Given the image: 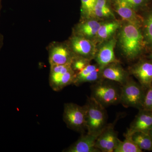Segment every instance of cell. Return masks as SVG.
Instances as JSON below:
<instances>
[{"label": "cell", "mask_w": 152, "mask_h": 152, "mask_svg": "<svg viewBox=\"0 0 152 152\" xmlns=\"http://www.w3.org/2000/svg\"><path fill=\"white\" fill-rule=\"evenodd\" d=\"M120 31L119 39L123 54L128 59H135L145 45L141 28L126 22Z\"/></svg>", "instance_id": "1"}, {"label": "cell", "mask_w": 152, "mask_h": 152, "mask_svg": "<svg viewBox=\"0 0 152 152\" xmlns=\"http://www.w3.org/2000/svg\"><path fill=\"white\" fill-rule=\"evenodd\" d=\"M102 79L91 86V97L104 108L120 103L121 86Z\"/></svg>", "instance_id": "2"}, {"label": "cell", "mask_w": 152, "mask_h": 152, "mask_svg": "<svg viewBox=\"0 0 152 152\" xmlns=\"http://www.w3.org/2000/svg\"><path fill=\"white\" fill-rule=\"evenodd\" d=\"M84 106L86 110L87 133L99 135L108 125L107 115L105 108L91 97L88 98Z\"/></svg>", "instance_id": "3"}, {"label": "cell", "mask_w": 152, "mask_h": 152, "mask_svg": "<svg viewBox=\"0 0 152 152\" xmlns=\"http://www.w3.org/2000/svg\"><path fill=\"white\" fill-rule=\"evenodd\" d=\"M146 91L139 83L129 78L121 86L120 103L125 107L142 108Z\"/></svg>", "instance_id": "4"}, {"label": "cell", "mask_w": 152, "mask_h": 152, "mask_svg": "<svg viewBox=\"0 0 152 152\" xmlns=\"http://www.w3.org/2000/svg\"><path fill=\"white\" fill-rule=\"evenodd\" d=\"M63 119L69 129L83 134L86 129L85 106L73 103L65 104Z\"/></svg>", "instance_id": "5"}, {"label": "cell", "mask_w": 152, "mask_h": 152, "mask_svg": "<svg viewBox=\"0 0 152 152\" xmlns=\"http://www.w3.org/2000/svg\"><path fill=\"white\" fill-rule=\"evenodd\" d=\"M76 74L71 64L50 66V87L55 91H59L65 87L73 84Z\"/></svg>", "instance_id": "6"}, {"label": "cell", "mask_w": 152, "mask_h": 152, "mask_svg": "<svg viewBox=\"0 0 152 152\" xmlns=\"http://www.w3.org/2000/svg\"><path fill=\"white\" fill-rule=\"evenodd\" d=\"M50 66L71 64L75 56L72 51L67 41H54L47 47Z\"/></svg>", "instance_id": "7"}, {"label": "cell", "mask_w": 152, "mask_h": 152, "mask_svg": "<svg viewBox=\"0 0 152 152\" xmlns=\"http://www.w3.org/2000/svg\"><path fill=\"white\" fill-rule=\"evenodd\" d=\"M67 42L75 56L90 61L94 59L97 50L94 41L72 34Z\"/></svg>", "instance_id": "8"}, {"label": "cell", "mask_w": 152, "mask_h": 152, "mask_svg": "<svg viewBox=\"0 0 152 152\" xmlns=\"http://www.w3.org/2000/svg\"><path fill=\"white\" fill-rule=\"evenodd\" d=\"M130 73L138 81L145 91L151 87L152 60L140 61L131 68Z\"/></svg>", "instance_id": "9"}, {"label": "cell", "mask_w": 152, "mask_h": 152, "mask_svg": "<svg viewBox=\"0 0 152 152\" xmlns=\"http://www.w3.org/2000/svg\"><path fill=\"white\" fill-rule=\"evenodd\" d=\"M118 139L113 124H108L98 136L95 146L100 152H114Z\"/></svg>", "instance_id": "10"}, {"label": "cell", "mask_w": 152, "mask_h": 152, "mask_svg": "<svg viewBox=\"0 0 152 152\" xmlns=\"http://www.w3.org/2000/svg\"><path fill=\"white\" fill-rule=\"evenodd\" d=\"M116 43L115 38H111L105 41L97 50L94 59L101 69L112 63L118 62L114 52Z\"/></svg>", "instance_id": "11"}, {"label": "cell", "mask_w": 152, "mask_h": 152, "mask_svg": "<svg viewBox=\"0 0 152 152\" xmlns=\"http://www.w3.org/2000/svg\"><path fill=\"white\" fill-rule=\"evenodd\" d=\"M103 79L110 80L123 86L129 79V73L118 62L112 63L102 70Z\"/></svg>", "instance_id": "12"}, {"label": "cell", "mask_w": 152, "mask_h": 152, "mask_svg": "<svg viewBox=\"0 0 152 152\" xmlns=\"http://www.w3.org/2000/svg\"><path fill=\"white\" fill-rule=\"evenodd\" d=\"M99 135L83 133L78 140L64 152H101L96 148V140Z\"/></svg>", "instance_id": "13"}, {"label": "cell", "mask_w": 152, "mask_h": 152, "mask_svg": "<svg viewBox=\"0 0 152 152\" xmlns=\"http://www.w3.org/2000/svg\"><path fill=\"white\" fill-rule=\"evenodd\" d=\"M139 110L126 132L131 135L137 132L148 133L152 128V112L142 109Z\"/></svg>", "instance_id": "14"}, {"label": "cell", "mask_w": 152, "mask_h": 152, "mask_svg": "<svg viewBox=\"0 0 152 152\" xmlns=\"http://www.w3.org/2000/svg\"><path fill=\"white\" fill-rule=\"evenodd\" d=\"M101 24L94 18L81 20L74 28L72 34L94 41Z\"/></svg>", "instance_id": "15"}, {"label": "cell", "mask_w": 152, "mask_h": 152, "mask_svg": "<svg viewBox=\"0 0 152 152\" xmlns=\"http://www.w3.org/2000/svg\"><path fill=\"white\" fill-rule=\"evenodd\" d=\"M116 11L121 18L128 23L141 28L143 19L139 15L134 9L123 0H116Z\"/></svg>", "instance_id": "16"}, {"label": "cell", "mask_w": 152, "mask_h": 152, "mask_svg": "<svg viewBox=\"0 0 152 152\" xmlns=\"http://www.w3.org/2000/svg\"><path fill=\"white\" fill-rule=\"evenodd\" d=\"M119 22L113 21L102 23L98 30L96 39L99 42L110 39L120 27Z\"/></svg>", "instance_id": "17"}, {"label": "cell", "mask_w": 152, "mask_h": 152, "mask_svg": "<svg viewBox=\"0 0 152 152\" xmlns=\"http://www.w3.org/2000/svg\"><path fill=\"white\" fill-rule=\"evenodd\" d=\"M125 140L122 141L118 139L114 152H142L133 140L132 135L128 132L124 134Z\"/></svg>", "instance_id": "18"}, {"label": "cell", "mask_w": 152, "mask_h": 152, "mask_svg": "<svg viewBox=\"0 0 152 152\" xmlns=\"http://www.w3.org/2000/svg\"><path fill=\"white\" fill-rule=\"evenodd\" d=\"M133 140L142 151H152V137L148 133L137 132L132 134Z\"/></svg>", "instance_id": "19"}, {"label": "cell", "mask_w": 152, "mask_h": 152, "mask_svg": "<svg viewBox=\"0 0 152 152\" xmlns=\"http://www.w3.org/2000/svg\"><path fill=\"white\" fill-rule=\"evenodd\" d=\"M143 19L142 27L143 35L145 45L152 47V10L146 15Z\"/></svg>", "instance_id": "20"}, {"label": "cell", "mask_w": 152, "mask_h": 152, "mask_svg": "<svg viewBox=\"0 0 152 152\" xmlns=\"http://www.w3.org/2000/svg\"><path fill=\"white\" fill-rule=\"evenodd\" d=\"M81 19L94 18V11L97 0H81Z\"/></svg>", "instance_id": "21"}, {"label": "cell", "mask_w": 152, "mask_h": 152, "mask_svg": "<svg viewBox=\"0 0 152 152\" xmlns=\"http://www.w3.org/2000/svg\"><path fill=\"white\" fill-rule=\"evenodd\" d=\"M91 61L85 58L75 56L71 63V67L72 69L77 73L89 64Z\"/></svg>", "instance_id": "22"}, {"label": "cell", "mask_w": 152, "mask_h": 152, "mask_svg": "<svg viewBox=\"0 0 152 152\" xmlns=\"http://www.w3.org/2000/svg\"><path fill=\"white\" fill-rule=\"evenodd\" d=\"M94 17L100 18H114V14L110 9H105L95 7L94 11Z\"/></svg>", "instance_id": "23"}, {"label": "cell", "mask_w": 152, "mask_h": 152, "mask_svg": "<svg viewBox=\"0 0 152 152\" xmlns=\"http://www.w3.org/2000/svg\"><path fill=\"white\" fill-rule=\"evenodd\" d=\"M125 2L131 7L132 8L136 9L142 7L145 5L148 0H123Z\"/></svg>", "instance_id": "24"}, {"label": "cell", "mask_w": 152, "mask_h": 152, "mask_svg": "<svg viewBox=\"0 0 152 152\" xmlns=\"http://www.w3.org/2000/svg\"><path fill=\"white\" fill-rule=\"evenodd\" d=\"M145 97L152 100V87H151L146 91Z\"/></svg>", "instance_id": "25"}, {"label": "cell", "mask_w": 152, "mask_h": 152, "mask_svg": "<svg viewBox=\"0 0 152 152\" xmlns=\"http://www.w3.org/2000/svg\"><path fill=\"white\" fill-rule=\"evenodd\" d=\"M4 36L0 33V51L4 45Z\"/></svg>", "instance_id": "26"}, {"label": "cell", "mask_w": 152, "mask_h": 152, "mask_svg": "<svg viewBox=\"0 0 152 152\" xmlns=\"http://www.w3.org/2000/svg\"><path fill=\"white\" fill-rule=\"evenodd\" d=\"M148 59H149L152 60V52L150 54L149 56H148Z\"/></svg>", "instance_id": "27"}, {"label": "cell", "mask_w": 152, "mask_h": 152, "mask_svg": "<svg viewBox=\"0 0 152 152\" xmlns=\"http://www.w3.org/2000/svg\"><path fill=\"white\" fill-rule=\"evenodd\" d=\"M148 134H149L152 137V128L150 130Z\"/></svg>", "instance_id": "28"}, {"label": "cell", "mask_w": 152, "mask_h": 152, "mask_svg": "<svg viewBox=\"0 0 152 152\" xmlns=\"http://www.w3.org/2000/svg\"><path fill=\"white\" fill-rule=\"evenodd\" d=\"M1 0H0V13H1ZM1 15V14H0Z\"/></svg>", "instance_id": "29"}, {"label": "cell", "mask_w": 152, "mask_h": 152, "mask_svg": "<svg viewBox=\"0 0 152 152\" xmlns=\"http://www.w3.org/2000/svg\"><path fill=\"white\" fill-rule=\"evenodd\" d=\"M151 87H152V84H151Z\"/></svg>", "instance_id": "30"}]
</instances>
